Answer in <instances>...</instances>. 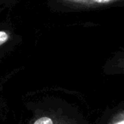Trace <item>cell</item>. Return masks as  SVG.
I'll use <instances>...</instances> for the list:
<instances>
[{"label": "cell", "mask_w": 124, "mask_h": 124, "mask_svg": "<svg viewBox=\"0 0 124 124\" xmlns=\"http://www.w3.org/2000/svg\"><path fill=\"white\" fill-rule=\"evenodd\" d=\"M34 124H54V122L51 118L47 117V116H43V117H41V118L38 119V120L34 122Z\"/></svg>", "instance_id": "obj_1"}, {"label": "cell", "mask_w": 124, "mask_h": 124, "mask_svg": "<svg viewBox=\"0 0 124 124\" xmlns=\"http://www.w3.org/2000/svg\"><path fill=\"white\" fill-rule=\"evenodd\" d=\"M9 35L6 31H0V45H2L4 43H6L8 41V39H9Z\"/></svg>", "instance_id": "obj_2"}, {"label": "cell", "mask_w": 124, "mask_h": 124, "mask_svg": "<svg viewBox=\"0 0 124 124\" xmlns=\"http://www.w3.org/2000/svg\"><path fill=\"white\" fill-rule=\"evenodd\" d=\"M92 2L98 3V4H107V3H110L113 0H90Z\"/></svg>", "instance_id": "obj_3"}, {"label": "cell", "mask_w": 124, "mask_h": 124, "mask_svg": "<svg viewBox=\"0 0 124 124\" xmlns=\"http://www.w3.org/2000/svg\"><path fill=\"white\" fill-rule=\"evenodd\" d=\"M113 124H124V119H123V120L119 121V122H115V123H113Z\"/></svg>", "instance_id": "obj_4"}]
</instances>
